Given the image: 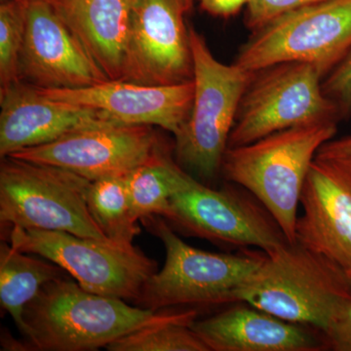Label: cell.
<instances>
[{"label":"cell","instance_id":"e0dca14e","mask_svg":"<svg viewBox=\"0 0 351 351\" xmlns=\"http://www.w3.org/2000/svg\"><path fill=\"white\" fill-rule=\"evenodd\" d=\"M237 304L191 327L210 351H320L328 350L322 332L295 324L250 304Z\"/></svg>","mask_w":351,"mask_h":351},{"label":"cell","instance_id":"83f0119b","mask_svg":"<svg viewBox=\"0 0 351 351\" xmlns=\"http://www.w3.org/2000/svg\"><path fill=\"white\" fill-rule=\"evenodd\" d=\"M247 2L248 0H200L203 10L219 17L234 15Z\"/></svg>","mask_w":351,"mask_h":351},{"label":"cell","instance_id":"603a6c76","mask_svg":"<svg viewBox=\"0 0 351 351\" xmlns=\"http://www.w3.org/2000/svg\"><path fill=\"white\" fill-rule=\"evenodd\" d=\"M25 27V0H2L0 5V84L20 82L19 64Z\"/></svg>","mask_w":351,"mask_h":351},{"label":"cell","instance_id":"30bf717a","mask_svg":"<svg viewBox=\"0 0 351 351\" xmlns=\"http://www.w3.org/2000/svg\"><path fill=\"white\" fill-rule=\"evenodd\" d=\"M162 218L182 234L269 253L287 243L280 226L252 193L217 191L195 177L170 198Z\"/></svg>","mask_w":351,"mask_h":351},{"label":"cell","instance_id":"52a82bcc","mask_svg":"<svg viewBox=\"0 0 351 351\" xmlns=\"http://www.w3.org/2000/svg\"><path fill=\"white\" fill-rule=\"evenodd\" d=\"M324 78L318 66L299 62L256 71L240 101L228 147L251 144L292 127L343 120L323 91Z\"/></svg>","mask_w":351,"mask_h":351},{"label":"cell","instance_id":"484cf974","mask_svg":"<svg viewBox=\"0 0 351 351\" xmlns=\"http://www.w3.org/2000/svg\"><path fill=\"white\" fill-rule=\"evenodd\" d=\"M322 334L328 350L351 351V297L339 306Z\"/></svg>","mask_w":351,"mask_h":351},{"label":"cell","instance_id":"277c9868","mask_svg":"<svg viewBox=\"0 0 351 351\" xmlns=\"http://www.w3.org/2000/svg\"><path fill=\"white\" fill-rule=\"evenodd\" d=\"M189 34L195 94L188 121L175 137V152L182 169L207 181L221 172L240 101L255 73L221 63L191 25Z\"/></svg>","mask_w":351,"mask_h":351},{"label":"cell","instance_id":"5b68a950","mask_svg":"<svg viewBox=\"0 0 351 351\" xmlns=\"http://www.w3.org/2000/svg\"><path fill=\"white\" fill-rule=\"evenodd\" d=\"M90 186L91 181L63 168L3 157L0 164L1 226L69 232L112 243L90 213Z\"/></svg>","mask_w":351,"mask_h":351},{"label":"cell","instance_id":"44dd1931","mask_svg":"<svg viewBox=\"0 0 351 351\" xmlns=\"http://www.w3.org/2000/svg\"><path fill=\"white\" fill-rule=\"evenodd\" d=\"M87 202L97 225L112 244L126 250L135 249L134 237L141 228L132 215L125 175L91 182Z\"/></svg>","mask_w":351,"mask_h":351},{"label":"cell","instance_id":"f546056e","mask_svg":"<svg viewBox=\"0 0 351 351\" xmlns=\"http://www.w3.org/2000/svg\"><path fill=\"white\" fill-rule=\"evenodd\" d=\"M346 272H348V276L350 277V280L351 282V269H346Z\"/></svg>","mask_w":351,"mask_h":351},{"label":"cell","instance_id":"7402d4cb","mask_svg":"<svg viewBox=\"0 0 351 351\" xmlns=\"http://www.w3.org/2000/svg\"><path fill=\"white\" fill-rule=\"evenodd\" d=\"M184 323H167L126 335L108 346L110 351H210L206 343Z\"/></svg>","mask_w":351,"mask_h":351},{"label":"cell","instance_id":"9a60e30c","mask_svg":"<svg viewBox=\"0 0 351 351\" xmlns=\"http://www.w3.org/2000/svg\"><path fill=\"white\" fill-rule=\"evenodd\" d=\"M0 107L1 158L71 132L117 124L100 110L54 100L22 80L0 89Z\"/></svg>","mask_w":351,"mask_h":351},{"label":"cell","instance_id":"ac0fdd59","mask_svg":"<svg viewBox=\"0 0 351 351\" xmlns=\"http://www.w3.org/2000/svg\"><path fill=\"white\" fill-rule=\"evenodd\" d=\"M87 52L110 80H124L134 0H57Z\"/></svg>","mask_w":351,"mask_h":351},{"label":"cell","instance_id":"2e32d148","mask_svg":"<svg viewBox=\"0 0 351 351\" xmlns=\"http://www.w3.org/2000/svg\"><path fill=\"white\" fill-rule=\"evenodd\" d=\"M295 241L351 269V174L315 156L300 199Z\"/></svg>","mask_w":351,"mask_h":351},{"label":"cell","instance_id":"4316f807","mask_svg":"<svg viewBox=\"0 0 351 351\" xmlns=\"http://www.w3.org/2000/svg\"><path fill=\"white\" fill-rule=\"evenodd\" d=\"M316 157L337 164L351 174V136L328 141L320 147Z\"/></svg>","mask_w":351,"mask_h":351},{"label":"cell","instance_id":"d4e9b609","mask_svg":"<svg viewBox=\"0 0 351 351\" xmlns=\"http://www.w3.org/2000/svg\"><path fill=\"white\" fill-rule=\"evenodd\" d=\"M322 89L336 104L341 119L351 115V51L348 56L324 78Z\"/></svg>","mask_w":351,"mask_h":351},{"label":"cell","instance_id":"7c38bea8","mask_svg":"<svg viewBox=\"0 0 351 351\" xmlns=\"http://www.w3.org/2000/svg\"><path fill=\"white\" fill-rule=\"evenodd\" d=\"M163 149L152 126L107 124L71 132L9 156L56 166L94 182L128 174Z\"/></svg>","mask_w":351,"mask_h":351},{"label":"cell","instance_id":"ba28073f","mask_svg":"<svg viewBox=\"0 0 351 351\" xmlns=\"http://www.w3.org/2000/svg\"><path fill=\"white\" fill-rule=\"evenodd\" d=\"M351 51V0H324L276 18L241 47L235 64L251 73L299 62L325 77Z\"/></svg>","mask_w":351,"mask_h":351},{"label":"cell","instance_id":"ffe728a7","mask_svg":"<svg viewBox=\"0 0 351 351\" xmlns=\"http://www.w3.org/2000/svg\"><path fill=\"white\" fill-rule=\"evenodd\" d=\"M193 176L162 152L125 175L132 215L137 221L161 216L169 207L170 198L188 184Z\"/></svg>","mask_w":351,"mask_h":351},{"label":"cell","instance_id":"d6986e66","mask_svg":"<svg viewBox=\"0 0 351 351\" xmlns=\"http://www.w3.org/2000/svg\"><path fill=\"white\" fill-rule=\"evenodd\" d=\"M49 260H39L16 249L9 242L0 245V302L21 332L24 331L25 306L45 284L64 276Z\"/></svg>","mask_w":351,"mask_h":351},{"label":"cell","instance_id":"8992f818","mask_svg":"<svg viewBox=\"0 0 351 351\" xmlns=\"http://www.w3.org/2000/svg\"><path fill=\"white\" fill-rule=\"evenodd\" d=\"M162 241L166 258L162 269L154 272L137 302L140 307L158 311L164 307L232 302L265 260V253H211L195 248L180 239L165 219H141Z\"/></svg>","mask_w":351,"mask_h":351},{"label":"cell","instance_id":"4dcf8cb0","mask_svg":"<svg viewBox=\"0 0 351 351\" xmlns=\"http://www.w3.org/2000/svg\"><path fill=\"white\" fill-rule=\"evenodd\" d=\"M1 1H2V0H1Z\"/></svg>","mask_w":351,"mask_h":351},{"label":"cell","instance_id":"8fae6325","mask_svg":"<svg viewBox=\"0 0 351 351\" xmlns=\"http://www.w3.org/2000/svg\"><path fill=\"white\" fill-rule=\"evenodd\" d=\"M19 80L40 89H77L108 78L95 63L57 0H25Z\"/></svg>","mask_w":351,"mask_h":351},{"label":"cell","instance_id":"7a4b0ae2","mask_svg":"<svg viewBox=\"0 0 351 351\" xmlns=\"http://www.w3.org/2000/svg\"><path fill=\"white\" fill-rule=\"evenodd\" d=\"M350 297L346 269L295 241L265 253L257 270L233 293L232 302L322 332Z\"/></svg>","mask_w":351,"mask_h":351},{"label":"cell","instance_id":"cb8c5ba5","mask_svg":"<svg viewBox=\"0 0 351 351\" xmlns=\"http://www.w3.org/2000/svg\"><path fill=\"white\" fill-rule=\"evenodd\" d=\"M320 1L324 0H248L246 4L247 27L257 32L284 14Z\"/></svg>","mask_w":351,"mask_h":351},{"label":"cell","instance_id":"5bb4252c","mask_svg":"<svg viewBox=\"0 0 351 351\" xmlns=\"http://www.w3.org/2000/svg\"><path fill=\"white\" fill-rule=\"evenodd\" d=\"M40 90L54 100L100 110L120 125L159 126L176 137L191 115L195 84L193 80L173 85L107 80L77 89Z\"/></svg>","mask_w":351,"mask_h":351},{"label":"cell","instance_id":"f1b7e54d","mask_svg":"<svg viewBox=\"0 0 351 351\" xmlns=\"http://www.w3.org/2000/svg\"><path fill=\"white\" fill-rule=\"evenodd\" d=\"M182 5H184L186 11H189L195 3V0H181Z\"/></svg>","mask_w":351,"mask_h":351},{"label":"cell","instance_id":"3957f363","mask_svg":"<svg viewBox=\"0 0 351 351\" xmlns=\"http://www.w3.org/2000/svg\"><path fill=\"white\" fill-rule=\"evenodd\" d=\"M338 121L325 120L276 132L251 144L228 147L221 172L267 208L295 242L297 212L307 173L318 151L336 135Z\"/></svg>","mask_w":351,"mask_h":351},{"label":"cell","instance_id":"4fadbf2b","mask_svg":"<svg viewBox=\"0 0 351 351\" xmlns=\"http://www.w3.org/2000/svg\"><path fill=\"white\" fill-rule=\"evenodd\" d=\"M184 12L181 0H134L124 80L173 85L193 80Z\"/></svg>","mask_w":351,"mask_h":351},{"label":"cell","instance_id":"6da1fadb","mask_svg":"<svg viewBox=\"0 0 351 351\" xmlns=\"http://www.w3.org/2000/svg\"><path fill=\"white\" fill-rule=\"evenodd\" d=\"M197 315L196 311L168 313L132 306L61 276L45 284L25 306L22 334L25 350H97L144 328L193 324Z\"/></svg>","mask_w":351,"mask_h":351},{"label":"cell","instance_id":"9c48e42d","mask_svg":"<svg viewBox=\"0 0 351 351\" xmlns=\"http://www.w3.org/2000/svg\"><path fill=\"white\" fill-rule=\"evenodd\" d=\"M8 228V242L13 247L56 263L95 294L137 302L156 272V263L137 248L126 250L69 232Z\"/></svg>","mask_w":351,"mask_h":351}]
</instances>
